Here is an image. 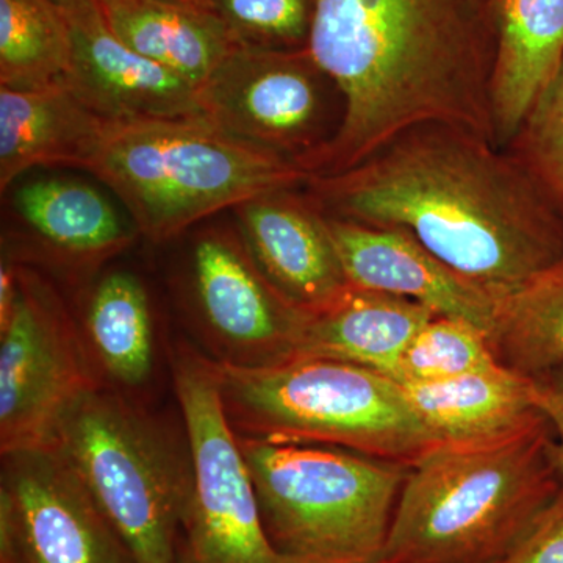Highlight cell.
I'll use <instances>...</instances> for the list:
<instances>
[{
    "label": "cell",
    "mask_w": 563,
    "mask_h": 563,
    "mask_svg": "<svg viewBox=\"0 0 563 563\" xmlns=\"http://www.w3.org/2000/svg\"><path fill=\"white\" fill-rule=\"evenodd\" d=\"M372 563H391V562H387V561H384V559H379V561L372 562Z\"/></svg>",
    "instance_id": "32"
},
{
    "label": "cell",
    "mask_w": 563,
    "mask_h": 563,
    "mask_svg": "<svg viewBox=\"0 0 563 563\" xmlns=\"http://www.w3.org/2000/svg\"><path fill=\"white\" fill-rule=\"evenodd\" d=\"M185 2L201 3V5H207L209 0H185Z\"/></svg>",
    "instance_id": "30"
},
{
    "label": "cell",
    "mask_w": 563,
    "mask_h": 563,
    "mask_svg": "<svg viewBox=\"0 0 563 563\" xmlns=\"http://www.w3.org/2000/svg\"><path fill=\"white\" fill-rule=\"evenodd\" d=\"M55 2H57L58 5H66V3L73 2V0H55Z\"/></svg>",
    "instance_id": "31"
},
{
    "label": "cell",
    "mask_w": 563,
    "mask_h": 563,
    "mask_svg": "<svg viewBox=\"0 0 563 563\" xmlns=\"http://www.w3.org/2000/svg\"><path fill=\"white\" fill-rule=\"evenodd\" d=\"M492 113L496 146L514 141L563 60V0H495Z\"/></svg>",
    "instance_id": "19"
},
{
    "label": "cell",
    "mask_w": 563,
    "mask_h": 563,
    "mask_svg": "<svg viewBox=\"0 0 563 563\" xmlns=\"http://www.w3.org/2000/svg\"><path fill=\"white\" fill-rule=\"evenodd\" d=\"M133 51L201 88L239 47L213 10L185 0H98Z\"/></svg>",
    "instance_id": "22"
},
{
    "label": "cell",
    "mask_w": 563,
    "mask_h": 563,
    "mask_svg": "<svg viewBox=\"0 0 563 563\" xmlns=\"http://www.w3.org/2000/svg\"><path fill=\"white\" fill-rule=\"evenodd\" d=\"M217 366L240 437L342 448L404 466L442 446L402 385L365 366L310 357L263 368Z\"/></svg>",
    "instance_id": "5"
},
{
    "label": "cell",
    "mask_w": 563,
    "mask_h": 563,
    "mask_svg": "<svg viewBox=\"0 0 563 563\" xmlns=\"http://www.w3.org/2000/svg\"><path fill=\"white\" fill-rule=\"evenodd\" d=\"M80 331L101 383L144 402V390L161 365V350L150 292L140 277L103 274L88 292Z\"/></svg>",
    "instance_id": "20"
},
{
    "label": "cell",
    "mask_w": 563,
    "mask_h": 563,
    "mask_svg": "<svg viewBox=\"0 0 563 563\" xmlns=\"http://www.w3.org/2000/svg\"><path fill=\"white\" fill-rule=\"evenodd\" d=\"M154 243L266 192L312 179L298 163L229 135L206 118L109 122L87 165Z\"/></svg>",
    "instance_id": "4"
},
{
    "label": "cell",
    "mask_w": 563,
    "mask_h": 563,
    "mask_svg": "<svg viewBox=\"0 0 563 563\" xmlns=\"http://www.w3.org/2000/svg\"><path fill=\"white\" fill-rule=\"evenodd\" d=\"M498 365L483 331L470 322L433 317L415 335L391 379L401 385L442 383Z\"/></svg>",
    "instance_id": "25"
},
{
    "label": "cell",
    "mask_w": 563,
    "mask_h": 563,
    "mask_svg": "<svg viewBox=\"0 0 563 563\" xmlns=\"http://www.w3.org/2000/svg\"><path fill=\"white\" fill-rule=\"evenodd\" d=\"M190 287L214 362L263 368L298 355L309 314L282 298L240 233L225 229L199 233L191 250Z\"/></svg>",
    "instance_id": "11"
},
{
    "label": "cell",
    "mask_w": 563,
    "mask_h": 563,
    "mask_svg": "<svg viewBox=\"0 0 563 563\" xmlns=\"http://www.w3.org/2000/svg\"><path fill=\"white\" fill-rule=\"evenodd\" d=\"M109 122L63 80L33 90L0 87V188L38 166L87 168Z\"/></svg>",
    "instance_id": "18"
},
{
    "label": "cell",
    "mask_w": 563,
    "mask_h": 563,
    "mask_svg": "<svg viewBox=\"0 0 563 563\" xmlns=\"http://www.w3.org/2000/svg\"><path fill=\"white\" fill-rule=\"evenodd\" d=\"M239 46L306 49L313 0H209Z\"/></svg>",
    "instance_id": "26"
},
{
    "label": "cell",
    "mask_w": 563,
    "mask_h": 563,
    "mask_svg": "<svg viewBox=\"0 0 563 563\" xmlns=\"http://www.w3.org/2000/svg\"><path fill=\"white\" fill-rule=\"evenodd\" d=\"M325 222L352 287L420 302L437 317L470 322L488 339L495 296L444 265L409 233L332 217Z\"/></svg>",
    "instance_id": "15"
},
{
    "label": "cell",
    "mask_w": 563,
    "mask_h": 563,
    "mask_svg": "<svg viewBox=\"0 0 563 563\" xmlns=\"http://www.w3.org/2000/svg\"><path fill=\"white\" fill-rule=\"evenodd\" d=\"M76 473L136 563H177L192 468L181 432L106 385L66 410L49 446Z\"/></svg>",
    "instance_id": "6"
},
{
    "label": "cell",
    "mask_w": 563,
    "mask_h": 563,
    "mask_svg": "<svg viewBox=\"0 0 563 563\" xmlns=\"http://www.w3.org/2000/svg\"><path fill=\"white\" fill-rule=\"evenodd\" d=\"M433 317L420 302L352 287L328 309L310 314L296 357L331 358L391 377Z\"/></svg>",
    "instance_id": "21"
},
{
    "label": "cell",
    "mask_w": 563,
    "mask_h": 563,
    "mask_svg": "<svg viewBox=\"0 0 563 563\" xmlns=\"http://www.w3.org/2000/svg\"><path fill=\"white\" fill-rule=\"evenodd\" d=\"M517 155L563 217V60L515 140Z\"/></svg>",
    "instance_id": "27"
},
{
    "label": "cell",
    "mask_w": 563,
    "mask_h": 563,
    "mask_svg": "<svg viewBox=\"0 0 563 563\" xmlns=\"http://www.w3.org/2000/svg\"><path fill=\"white\" fill-rule=\"evenodd\" d=\"M561 488L548 420L495 443L442 444L410 466L380 559L496 563Z\"/></svg>",
    "instance_id": "3"
},
{
    "label": "cell",
    "mask_w": 563,
    "mask_h": 563,
    "mask_svg": "<svg viewBox=\"0 0 563 563\" xmlns=\"http://www.w3.org/2000/svg\"><path fill=\"white\" fill-rule=\"evenodd\" d=\"M69 63V24L55 0H0V87L57 84Z\"/></svg>",
    "instance_id": "24"
},
{
    "label": "cell",
    "mask_w": 563,
    "mask_h": 563,
    "mask_svg": "<svg viewBox=\"0 0 563 563\" xmlns=\"http://www.w3.org/2000/svg\"><path fill=\"white\" fill-rule=\"evenodd\" d=\"M11 206L27 235L29 257L69 276L101 268L139 232L101 190L77 179L25 181L14 190Z\"/></svg>",
    "instance_id": "16"
},
{
    "label": "cell",
    "mask_w": 563,
    "mask_h": 563,
    "mask_svg": "<svg viewBox=\"0 0 563 563\" xmlns=\"http://www.w3.org/2000/svg\"><path fill=\"white\" fill-rule=\"evenodd\" d=\"M292 190L266 192L235 207L239 233L263 276L306 314L351 290L324 214Z\"/></svg>",
    "instance_id": "14"
},
{
    "label": "cell",
    "mask_w": 563,
    "mask_h": 563,
    "mask_svg": "<svg viewBox=\"0 0 563 563\" xmlns=\"http://www.w3.org/2000/svg\"><path fill=\"white\" fill-rule=\"evenodd\" d=\"M307 187L325 217L409 233L496 299L563 262V217L542 185L463 129L421 125Z\"/></svg>",
    "instance_id": "1"
},
{
    "label": "cell",
    "mask_w": 563,
    "mask_h": 563,
    "mask_svg": "<svg viewBox=\"0 0 563 563\" xmlns=\"http://www.w3.org/2000/svg\"><path fill=\"white\" fill-rule=\"evenodd\" d=\"M0 563H136L52 448L2 454Z\"/></svg>",
    "instance_id": "10"
},
{
    "label": "cell",
    "mask_w": 563,
    "mask_h": 563,
    "mask_svg": "<svg viewBox=\"0 0 563 563\" xmlns=\"http://www.w3.org/2000/svg\"><path fill=\"white\" fill-rule=\"evenodd\" d=\"M60 7L70 32L63 81L84 106L110 122L203 118L199 88L128 46L98 0Z\"/></svg>",
    "instance_id": "13"
},
{
    "label": "cell",
    "mask_w": 563,
    "mask_h": 563,
    "mask_svg": "<svg viewBox=\"0 0 563 563\" xmlns=\"http://www.w3.org/2000/svg\"><path fill=\"white\" fill-rule=\"evenodd\" d=\"M488 343L496 361L533 379L563 365V262L496 299Z\"/></svg>",
    "instance_id": "23"
},
{
    "label": "cell",
    "mask_w": 563,
    "mask_h": 563,
    "mask_svg": "<svg viewBox=\"0 0 563 563\" xmlns=\"http://www.w3.org/2000/svg\"><path fill=\"white\" fill-rule=\"evenodd\" d=\"M239 439L277 553L298 563L379 561L410 466L322 444Z\"/></svg>",
    "instance_id": "7"
},
{
    "label": "cell",
    "mask_w": 563,
    "mask_h": 563,
    "mask_svg": "<svg viewBox=\"0 0 563 563\" xmlns=\"http://www.w3.org/2000/svg\"><path fill=\"white\" fill-rule=\"evenodd\" d=\"M99 385L79 322L49 282L18 265L0 318V454L49 446L66 410Z\"/></svg>",
    "instance_id": "9"
},
{
    "label": "cell",
    "mask_w": 563,
    "mask_h": 563,
    "mask_svg": "<svg viewBox=\"0 0 563 563\" xmlns=\"http://www.w3.org/2000/svg\"><path fill=\"white\" fill-rule=\"evenodd\" d=\"M402 388L415 412L442 444L495 443L547 420L540 409L539 380L504 365Z\"/></svg>",
    "instance_id": "17"
},
{
    "label": "cell",
    "mask_w": 563,
    "mask_h": 563,
    "mask_svg": "<svg viewBox=\"0 0 563 563\" xmlns=\"http://www.w3.org/2000/svg\"><path fill=\"white\" fill-rule=\"evenodd\" d=\"M496 563H563V484L509 553Z\"/></svg>",
    "instance_id": "28"
},
{
    "label": "cell",
    "mask_w": 563,
    "mask_h": 563,
    "mask_svg": "<svg viewBox=\"0 0 563 563\" xmlns=\"http://www.w3.org/2000/svg\"><path fill=\"white\" fill-rule=\"evenodd\" d=\"M168 358L192 468L177 563H298L266 536L217 362L185 342L174 344Z\"/></svg>",
    "instance_id": "8"
},
{
    "label": "cell",
    "mask_w": 563,
    "mask_h": 563,
    "mask_svg": "<svg viewBox=\"0 0 563 563\" xmlns=\"http://www.w3.org/2000/svg\"><path fill=\"white\" fill-rule=\"evenodd\" d=\"M324 80L307 47L239 46L199 88V102L221 131L299 163L324 143Z\"/></svg>",
    "instance_id": "12"
},
{
    "label": "cell",
    "mask_w": 563,
    "mask_h": 563,
    "mask_svg": "<svg viewBox=\"0 0 563 563\" xmlns=\"http://www.w3.org/2000/svg\"><path fill=\"white\" fill-rule=\"evenodd\" d=\"M307 51L343 98L342 120L298 163L312 177L368 161L412 129L495 141V0H313Z\"/></svg>",
    "instance_id": "2"
},
{
    "label": "cell",
    "mask_w": 563,
    "mask_h": 563,
    "mask_svg": "<svg viewBox=\"0 0 563 563\" xmlns=\"http://www.w3.org/2000/svg\"><path fill=\"white\" fill-rule=\"evenodd\" d=\"M540 409L555 432L554 457L563 484V365L539 377Z\"/></svg>",
    "instance_id": "29"
}]
</instances>
